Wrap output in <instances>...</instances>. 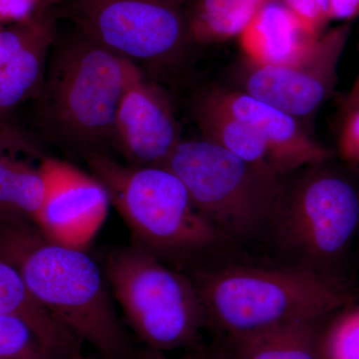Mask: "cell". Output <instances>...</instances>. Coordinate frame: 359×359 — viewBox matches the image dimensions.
I'll list each match as a JSON object with an SVG mask.
<instances>
[{"instance_id": "obj_3", "label": "cell", "mask_w": 359, "mask_h": 359, "mask_svg": "<svg viewBox=\"0 0 359 359\" xmlns=\"http://www.w3.org/2000/svg\"><path fill=\"white\" fill-rule=\"evenodd\" d=\"M85 160L128 226L135 245L187 273L237 250L197 209L181 180L161 166H125L97 151Z\"/></svg>"}, {"instance_id": "obj_20", "label": "cell", "mask_w": 359, "mask_h": 359, "mask_svg": "<svg viewBox=\"0 0 359 359\" xmlns=\"http://www.w3.org/2000/svg\"><path fill=\"white\" fill-rule=\"evenodd\" d=\"M321 353L323 359H359V306L353 304L330 318Z\"/></svg>"}, {"instance_id": "obj_25", "label": "cell", "mask_w": 359, "mask_h": 359, "mask_svg": "<svg viewBox=\"0 0 359 359\" xmlns=\"http://www.w3.org/2000/svg\"><path fill=\"white\" fill-rule=\"evenodd\" d=\"M28 143L22 132L7 121L6 116H0V157L15 156L20 151L30 150Z\"/></svg>"}, {"instance_id": "obj_6", "label": "cell", "mask_w": 359, "mask_h": 359, "mask_svg": "<svg viewBox=\"0 0 359 359\" xmlns=\"http://www.w3.org/2000/svg\"><path fill=\"white\" fill-rule=\"evenodd\" d=\"M161 167L181 180L197 209L233 247L263 240L283 177L204 138L180 142Z\"/></svg>"}, {"instance_id": "obj_17", "label": "cell", "mask_w": 359, "mask_h": 359, "mask_svg": "<svg viewBox=\"0 0 359 359\" xmlns=\"http://www.w3.org/2000/svg\"><path fill=\"white\" fill-rule=\"evenodd\" d=\"M195 118L205 140L247 162L273 171L263 142L256 132L217 102L208 92L196 104Z\"/></svg>"}, {"instance_id": "obj_10", "label": "cell", "mask_w": 359, "mask_h": 359, "mask_svg": "<svg viewBox=\"0 0 359 359\" xmlns=\"http://www.w3.org/2000/svg\"><path fill=\"white\" fill-rule=\"evenodd\" d=\"M39 168L45 196L35 224L54 242L86 249L107 218V191L93 175L69 163L47 158Z\"/></svg>"}, {"instance_id": "obj_22", "label": "cell", "mask_w": 359, "mask_h": 359, "mask_svg": "<svg viewBox=\"0 0 359 359\" xmlns=\"http://www.w3.org/2000/svg\"><path fill=\"white\" fill-rule=\"evenodd\" d=\"M294 14L302 25L314 35H320L321 30L330 21L328 0H278Z\"/></svg>"}, {"instance_id": "obj_33", "label": "cell", "mask_w": 359, "mask_h": 359, "mask_svg": "<svg viewBox=\"0 0 359 359\" xmlns=\"http://www.w3.org/2000/svg\"><path fill=\"white\" fill-rule=\"evenodd\" d=\"M41 1H42V4H43V6H45V4H48L49 2L56 1V0H41Z\"/></svg>"}, {"instance_id": "obj_13", "label": "cell", "mask_w": 359, "mask_h": 359, "mask_svg": "<svg viewBox=\"0 0 359 359\" xmlns=\"http://www.w3.org/2000/svg\"><path fill=\"white\" fill-rule=\"evenodd\" d=\"M318 37L309 32L282 2L273 0L256 14L238 39L245 61L264 66L301 60Z\"/></svg>"}, {"instance_id": "obj_15", "label": "cell", "mask_w": 359, "mask_h": 359, "mask_svg": "<svg viewBox=\"0 0 359 359\" xmlns=\"http://www.w3.org/2000/svg\"><path fill=\"white\" fill-rule=\"evenodd\" d=\"M54 39L52 18L47 14H37L32 34L0 71V116H7L20 103L39 95Z\"/></svg>"}, {"instance_id": "obj_27", "label": "cell", "mask_w": 359, "mask_h": 359, "mask_svg": "<svg viewBox=\"0 0 359 359\" xmlns=\"http://www.w3.org/2000/svg\"><path fill=\"white\" fill-rule=\"evenodd\" d=\"M330 20L348 21L359 15V0H328Z\"/></svg>"}, {"instance_id": "obj_26", "label": "cell", "mask_w": 359, "mask_h": 359, "mask_svg": "<svg viewBox=\"0 0 359 359\" xmlns=\"http://www.w3.org/2000/svg\"><path fill=\"white\" fill-rule=\"evenodd\" d=\"M41 6V0H0V20H29Z\"/></svg>"}, {"instance_id": "obj_2", "label": "cell", "mask_w": 359, "mask_h": 359, "mask_svg": "<svg viewBox=\"0 0 359 359\" xmlns=\"http://www.w3.org/2000/svg\"><path fill=\"white\" fill-rule=\"evenodd\" d=\"M0 257L34 299L103 359H133L106 275L86 250L59 244L29 222H0Z\"/></svg>"}, {"instance_id": "obj_18", "label": "cell", "mask_w": 359, "mask_h": 359, "mask_svg": "<svg viewBox=\"0 0 359 359\" xmlns=\"http://www.w3.org/2000/svg\"><path fill=\"white\" fill-rule=\"evenodd\" d=\"M45 196L40 168L16 159L0 157V222H29L35 224Z\"/></svg>"}, {"instance_id": "obj_1", "label": "cell", "mask_w": 359, "mask_h": 359, "mask_svg": "<svg viewBox=\"0 0 359 359\" xmlns=\"http://www.w3.org/2000/svg\"><path fill=\"white\" fill-rule=\"evenodd\" d=\"M186 273L199 292L208 328L219 341L299 321L327 320L358 299L349 283L276 259L243 257L237 250Z\"/></svg>"}, {"instance_id": "obj_28", "label": "cell", "mask_w": 359, "mask_h": 359, "mask_svg": "<svg viewBox=\"0 0 359 359\" xmlns=\"http://www.w3.org/2000/svg\"><path fill=\"white\" fill-rule=\"evenodd\" d=\"M133 359H171L167 358L163 351L157 349L150 348V347L144 346V348L136 351ZM181 359H203L202 353L193 354V355L186 356Z\"/></svg>"}, {"instance_id": "obj_16", "label": "cell", "mask_w": 359, "mask_h": 359, "mask_svg": "<svg viewBox=\"0 0 359 359\" xmlns=\"http://www.w3.org/2000/svg\"><path fill=\"white\" fill-rule=\"evenodd\" d=\"M330 318L299 321L261 334L224 340L219 348L228 359H323V335Z\"/></svg>"}, {"instance_id": "obj_8", "label": "cell", "mask_w": 359, "mask_h": 359, "mask_svg": "<svg viewBox=\"0 0 359 359\" xmlns=\"http://www.w3.org/2000/svg\"><path fill=\"white\" fill-rule=\"evenodd\" d=\"M78 32L132 62L175 57L190 39L177 0H70Z\"/></svg>"}, {"instance_id": "obj_29", "label": "cell", "mask_w": 359, "mask_h": 359, "mask_svg": "<svg viewBox=\"0 0 359 359\" xmlns=\"http://www.w3.org/2000/svg\"><path fill=\"white\" fill-rule=\"evenodd\" d=\"M347 108H358L359 109V88H353L347 101Z\"/></svg>"}, {"instance_id": "obj_31", "label": "cell", "mask_w": 359, "mask_h": 359, "mask_svg": "<svg viewBox=\"0 0 359 359\" xmlns=\"http://www.w3.org/2000/svg\"><path fill=\"white\" fill-rule=\"evenodd\" d=\"M63 359H92V358H84V356L78 355V356H74V358H63ZM101 359H103V358H101Z\"/></svg>"}, {"instance_id": "obj_11", "label": "cell", "mask_w": 359, "mask_h": 359, "mask_svg": "<svg viewBox=\"0 0 359 359\" xmlns=\"http://www.w3.org/2000/svg\"><path fill=\"white\" fill-rule=\"evenodd\" d=\"M208 94L256 132L268 153L269 165L278 176L334 158L332 151L311 138L297 118L275 106L238 90L214 88Z\"/></svg>"}, {"instance_id": "obj_30", "label": "cell", "mask_w": 359, "mask_h": 359, "mask_svg": "<svg viewBox=\"0 0 359 359\" xmlns=\"http://www.w3.org/2000/svg\"><path fill=\"white\" fill-rule=\"evenodd\" d=\"M203 359H228L221 348L214 351H202Z\"/></svg>"}, {"instance_id": "obj_23", "label": "cell", "mask_w": 359, "mask_h": 359, "mask_svg": "<svg viewBox=\"0 0 359 359\" xmlns=\"http://www.w3.org/2000/svg\"><path fill=\"white\" fill-rule=\"evenodd\" d=\"M340 158L351 165H359V109L347 108L339 135Z\"/></svg>"}, {"instance_id": "obj_14", "label": "cell", "mask_w": 359, "mask_h": 359, "mask_svg": "<svg viewBox=\"0 0 359 359\" xmlns=\"http://www.w3.org/2000/svg\"><path fill=\"white\" fill-rule=\"evenodd\" d=\"M0 314L20 318L58 358L81 355L82 341L39 304L13 264L0 257Z\"/></svg>"}, {"instance_id": "obj_24", "label": "cell", "mask_w": 359, "mask_h": 359, "mask_svg": "<svg viewBox=\"0 0 359 359\" xmlns=\"http://www.w3.org/2000/svg\"><path fill=\"white\" fill-rule=\"evenodd\" d=\"M35 21L36 15L11 29L0 32V71L6 67L14 54L25 43L34 28Z\"/></svg>"}, {"instance_id": "obj_34", "label": "cell", "mask_w": 359, "mask_h": 359, "mask_svg": "<svg viewBox=\"0 0 359 359\" xmlns=\"http://www.w3.org/2000/svg\"><path fill=\"white\" fill-rule=\"evenodd\" d=\"M177 1L180 2V1H182V0H177Z\"/></svg>"}, {"instance_id": "obj_4", "label": "cell", "mask_w": 359, "mask_h": 359, "mask_svg": "<svg viewBox=\"0 0 359 359\" xmlns=\"http://www.w3.org/2000/svg\"><path fill=\"white\" fill-rule=\"evenodd\" d=\"M328 163L283 177L262 241L278 261L349 283L344 268L359 235V186Z\"/></svg>"}, {"instance_id": "obj_7", "label": "cell", "mask_w": 359, "mask_h": 359, "mask_svg": "<svg viewBox=\"0 0 359 359\" xmlns=\"http://www.w3.org/2000/svg\"><path fill=\"white\" fill-rule=\"evenodd\" d=\"M105 275L125 320L146 347L164 353L197 346L207 316L188 273L134 244L111 250Z\"/></svg>"}, {"instance_id": "obj_32", "label": "cell", "mask_w": 359, "mask_h": 359, "mask_svg": "<svg viewBox=\"0 0 359 359\" xmlns=\"http://www.w3.org/2000/svg\"><path fill=\"white\" fill-rule=\"evenodd\" d=\"M353 88H359V72L358 76L356 78L355 83H354Z\"/></svg>"}, {"instance_id": "obj_9", "label": "cell", "mask_w": 359, "mask_h": 359, "mask_svg": "<svg viewBox=\"0 0 359 359\" xmlns=\"http://www.w3.org/2000/svg\"><path fill=\"white\" fill-rule=\"evenodd\" d=\"M349 34L348 22L321 33L311 50L290 65H255L245 60L238 91L297 119L313 115L334 94Z\"/></svg>"}, {"instance_id": "obj_12", "label": "cell", "mask_w": 359, "mask_h": 359, "mask_svg": "<svg viewBox=\"0 0 359 359\" xmlns=\"http://www.w3.org/2000/svg\"><path fill=\"white\" fill-rule=\"evenodd\" d=\"M131 166H161L181 142L167 96L145 80L124 94L116 113L114 137Z\"/></svg>"}, {"instance_id": "obj_19", "label": "cell", "mask_w": 359, "mask_h": 359, "mask_svg": "<svg viewBox=\"0 0 359 359\" xmlns=\"http://www.w3.org/2000/svg\"><path fill=\"white\" fill-rule=\"evenodd\" d=\"M269 1L273 0H199L187 20L189 37L202 44L238 37Z\"/></svg>"}, {"instance_id": "obj_5", "label": "cell", "mask_w": 359, "mask_h": 359, "mask_svg": "<svg viewBox=\"0 0 359 359\" xmlns=\"http://www.w3.org/2000/svg\"><path fill=\"white\" fill-rule=\"evenodd\" d=\"M40 91V121L53 140L94 147L114 137L123 96L143 79L138 66L78 32L51 54Z\"/></svg>"}, {"instance_id": "obj_21", "label": "cell", "mask_w": 359, "mask_h": 359, "mask_svg": "<svg viewBox=\"0 0 359 359\" xmlns=\"http://www.w3.org/2000/svg\"><path fill=\"white\" fill-rule=\"evenodd\" d=\"M0 359H63L52 354L20 318L0 314Z\"/></svg>"}]
</instances>
